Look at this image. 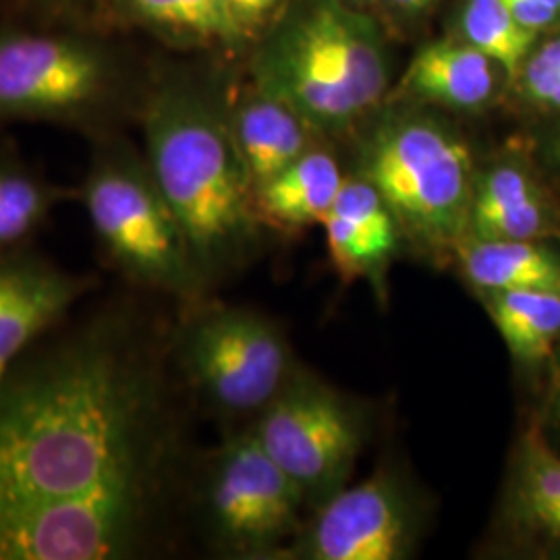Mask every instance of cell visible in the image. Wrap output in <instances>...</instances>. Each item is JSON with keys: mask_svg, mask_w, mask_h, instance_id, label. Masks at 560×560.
Segmentation results:
<instances>
[{"mask_svg": "<svg viewBox=\"0 0 560 560\" xmlns=\"http://www.w3.org/2000/svg\"><path fill=\"white\" fill-rule=\"evenodd\" d=\"M544 4H550V7H555L557 11H560V0H540Z\"/></svg>", "mask_w": 560, "mask_h": 560, "instance_id": "cell-30", "label": "cell"}, {"mask_svg": "<svg viewBox=\"0 0 560 560\" xmlns=\"http://www.w3.org/2000/svg\"><path fill=\"white\" fill-rule=\"evenodd\" d=\"M138 94L119 57L101 42L50 32L0 34V122L44 120L92 140L140 119Z\"/></svg>", "mask_w": 560, "mask_h": 560, "instance_id": "cell-5", "label": "cell"}, {"mask_svg": "<svg viewBox=\"0 0 560 560\" xmlns=\"http://www.w3.org/2000/svg\"><path fill=\"white\" fill-rule=\"evenodd\" d=\"M328 224L345 272L382 284L402 235L378 189L363 177L345 179Z\"/></svg>", "mask_w": 560, "mask_h": 560, "instance_id": "cell-13", "label": "cell"}, {"mask_svg": "<svg viewBox=\"0 0 560 560\" xmlns=\"http://www.w3.org/2000/svg\"><path fill=\"white\" fill-rule=\"evenodd\" d=\"M145 161L212 291L260 254L266 229L229 115L180 83L148 90L140 110Z\"/></svg>", "mask_w": 560, "mask_h": 560, "instance_id": "cell-2", "label": "cell"}, {"mask_svg": "<svg viewBox=\"0 0 560 560\" xmlns=\"http://www.w3.org/2000/svg\"><path fill=\"white\" fill-rule=\"evenodd\" d=\"M98 284V277L60 268L32 249V243L0 252V378Z\"/></svg>", "mask_w": 560, "mask_h": 560, "instance_id": "cell-11", "label": "cell"}, {"mask_svg": "<svg viewBox=\"0 0 560 560\" xmlns=\"http://www.w3.org/2000/svg\"><path fill=\"white\" fill-rule=\"evenodd\" d=\"M509 353L521 365L552 360L560 345V291L517 289L480 293Z\"/></svg>", "mask_w": 560, "mask_h": 560, "instance_id": "cell-19", "label": "cell"}, {"mask_svg": "<svg viewBox=\"0 0 560 560\" xmlns=\"http://www.w3.org/2000/svg\"><path fill=\"white\" fill-rule=\"evenodd\" d=\"M511 15L521 23L523 27L532 32H540L544 27L552 25L559 20L560 11L550 4H544L540 0H502Z\"/></svg>", "mask_w": 560, "mask_h": 560, "instance_id": "cell-25", "label": "cell"}, {"mask_svg": "<svg viewBox=\"0 0 560 560\" xmlns=\"http://www.w3.org/2000/svg\"><path fill=\"white\" fill-rule=\"evenodd\" d=\"M555 159H557V162H559L560 166V136L559 140H557V145H555Z\"/></svg>", "mask_w": 560, "mask_h": 560, "instance_id": "cell-31", "label": "cell"}, {"mask_svg": "<svg viewBox=\"0 0 560 560\" xmlns=\"http://www.w3.org/2000/svg\"><path fill=\"white\" fill-rule=\"evenodd\" d=\"M80 200L102 260L125 284L177 301L183 310L208 300L189 241L145 156L119 133L94 140Z\"/></svg>", "mask_w": 560, "mask_h": 560, "instance_id": "cell-3", "label": "cell"}, {"mask_svg": "<svg viewBox=\"0 0 560 560\" xmlns=\"http://www.w3.org/2000/svg\"><path fill=\"white\" fill-rule=\"evenodd\" d=\"M249 430L316 511L351 480L368 441V416L360 402L295 365Z\"/></svg>", "mask_w": 560, "mask_h": 560, "instance_id": "cell-9", "label": "cell"}, {"mask_svg": "<svg viewBox=\"0 0 560 560\" xmlns=\"http://www.w3.org/2000/svg\"><path fill=\"white\" fill-rule=\"evenodd\" d=\"M460 25L465 40L494 60L511 80L520 78L538 32L517 23L502 0H467Z\"/></svg>", "mask_w": 560, "mask_h": 560, "instance_id": "cell-21", "label": "cell"}, {"mask_svg": "<svg viewBox=\"0 0 560 560\" xmlns=\"http://www.w3.org/2000/svg\"><path fill=\"white\" fill-rule=\"evenodd\" d=\"M555 219L534 177L513 162L476 177L467 237L492 241H546Z\"/></svg>", "mask_w": 560, "mask_h": 560, "instance_id": "cell-14", "label": "cell"}, {"mask_svg": "<svg viewBox=\"0 0 560 560\" xmlns=\"http://www.w3.org/2000/svg\"><path fill=\"white\" fill-rule=\"evenodd\" d=\"M453 256L465 280L478 293L517 289L560 291V252L544 241L465 237Z\"/></svg>", "mask_w": 560, "mask_h": 560, "instance_id": "cell-18", "label": "cell"}, {"mask_svg": "<svg viewBox=\"0 0 560 560\" xmlns=\"http://www.w3.org/2000/svg\"><path fill=\"white\" fill-rule=\"evenodd\" d=\"M117 18L198 40H235L214 0H113Z\"/></svg>", "mask_w": 560, "mask_h": 560, "instance_id": "cell-22", "label": "cell"}, {"mask_svg": "<svg viewBox=\"0 0 560 560\" xmlns=\"http://www.w3.org/2000/svg\"><path fill=\"white\" fill-rule=\"evenodd\" d=\"M125 284L0 378V560L148 559L180 492L173 330Z\"/></svg>", "mask_w": 560, "mask_h": 560, "instance_id": "cell-1", "label": "cell"}, {"mask_svg": "<svg viewBox=\"0 0 560 560\" xmlns=\"http://www.w3.org/2000/svg\"><path fill=\"white\" fill-rule=\"evenodd\" d=\"M425 513L397 469L345 486L314 511L279 560H405L418 550Z\"/></svg>", "mask_w": 560, "mask_h": 560, "instance_id": "cell-10", "label": "cell"}, {"mask_svg": "<svg viewBox=\"0 0 560 560\" xmlns=\"http://www.w3.org/2000/svg\"><path fill=\"white\" fill-rule=\"evenodd\" d=\"M499 69L469 42H434L411 60L400 90L448 108L476 110L492 101L499 88Z\"/></svg>", "mask_w": 560, "mask_h": 560, "instance_id": "cell-15", "label": "cell"}, {"mask_svg": "<svg viewBox=\"0 0 560 560\" xmlns=\"http://www.w3.org/2000/svg\"><path fill=\"white\" fill-rule=\"evenodd\" d=\"M277 4H279V0H229L231 18H233L237 34L243 36L249 30L258 27Z\"/></svg>", "mask_w": 560, "mask_h": 560, "instance_id": "cell-26", "label": "cell"}, {"mask_svg": "<svg viewBox=\"0 0 560 560\" xmlns=\"http://www.w3.org/2000/svg\"><path fill=\"white\" fill-rule=\"evenodd\" d=\"M361 177L378 189L400 235L423 252L453 254L467 237L474 159L441 122L407 117L381 127L365 150Z\"/></svg>", "mask_w": 560, "mask_h": 560, "instance_id": "cell-6", "label": "cell"}, {"mask_svg": "<svg viewBox=\"0 0 560 560\" xmlns=\"http://www.w3.org/2000/svg\"><path fill=\"white\" fill-rule=\"evenodd\" d=\"M201 536L222 559L279 560L303 527L307 509L295 481L249 425L214 448L194 481Z\"/></svg>", "mask_w": 560, "mask_h": 560, "instance_id": "cell-8", "label": "cell"}, {"mask_svg": "<svg viewBox=\"0 0 560 560\" xmlns=\"http://www.w3.org/2000/svg\"><path fill=\"white\" fill-rule=\"evenodd\" d=\"M38 2L48 9H55V11H80V9L92 7L101 0H38Z\"/></svg>", "mask_w": 560, "mask_h": 560, "instance_id": "cell-27", "label": "cell"}, {"mask_svg": "<svg viewBox=\"0 0 560 560\" xmlns=\"http://www.w3.org/2000/svg\"><path fill=\"white\" fill-rule=\"evenodd\" d=\"M214 4L219 7V11H221L222 15H224V20L229 21V25L233 27L235 36L240 38V34H237V30H235V23H233V18H231V7H229V0H214Z\"/></svg>", "mask_w": 560, "mask_h": 560, "instance_id": "cell-29", "label": "cell"}, {"mask_svg": "<svg viewBox=\"0 0 560 560\" xmlns=\"http://www.w3.org/2000/svg\"><path fill=\"white\" fill-rule=\"evenodd\" d=\"M73 196L32 171L15 152H0V252L30 245L60 201Z\"/></svg>", "mask_w": 560, "mask_h": 560, "instance_id": "cell-20", "label": "cell"}, {"mask_svg": "<svg viewBox=\"0 0 560 560\" xmlns=\"http://www.w3.org/2000/svg\"><path fill=\"white\" fill-rule=\"evenodd\" d=\"M345 177L322 150H307L277 177L256 187V212L264 229L300 233L326 221Z\"/></svg>", "mask_w": 560, "mask_h": 560, "instance_id": "cell-16", "label": "cell"}, {"mask_svg": "<svg viewBox=\"0 0 560 560\" xmlns=\"http://www.w3.org/2000/svg\"><path fill=\"white\" fill-rule=\"evenodd\" d=\"M256 90L284 102L310 129L335 131L372 110L386 62L372 21L337 0H316L261 50Z\"/></svg>", "mask_w": 560, "mask_h": 560, "instance_id": "cell-4", "label": "cell"}, {"mask_svg": "<svg viewBox=\"0 0 560 560\" xmlns=\"http://www.w3.org/2000/svg\"><path fill=\"white\" fill-rule=\"evenodd\" d=\"M497 538L513 552L560 559V453L532 421L513 448Z\"/></svg>", "mask_w": 560, "mask_h": 560, "instance_id": "cell-12", "label": "cell"}, {"mask_svg": "<svg viewBox=\"0 0 560 560\" xmlns=\"http://www.w3.org/2000/svg\"><path fill=\"white\" fill-rule=\"evenodd\" d=\"M171 353L180 381L222 418L256 420L298 365L275 322L208 300L183 310Z\"/></svg>", "mask_w": 560, "mask_h": 560, "instance_id": "cell-7", "label": "cell"}, {"mask_svg": "<svg viewBox=\"0 0 560 560\" xmlns=\"http://www.w3.org/2000/svg\"><path fill=\"white\" fill-rule=\"evenodd\" d=\"M550 384L548 395L544 400V413H541L540 425L548 441H557L560 444V345L550 360Z\"/></svg>", "mask_w": 560, "mask_h": 560, "instance_id": "cell-24", "label": "cell"}, {"mask_svg": "<svg viewBox=\"0 0 560 560\" xmlns=\"http://www.w3.org/2000/svg\"><path fill=\"white\" fill-rule=\"evenodd\" d=\"M521 90L534 106L560 110V38L546 42L521 69Z\"/></svg>", "mask_w": 560, "mask_h": 560, "instance_id": "cell-23", "label": "cell"}, {"mask_svg": "<svg viewBox=\"0 0 560 560\" xmlns=\"http://www.w3.org/2000/svg\"><path fill=\"white\" fill-rule=\"evenodd\" d=\"M390 2L397 4L400 9H407V11H418V9L432 4L434 0H390Z\"/></svg>", "mask_w": 560, "mask_h": 560, "instance_id": "cell-28", "label": "cell"}, {"mask_svg": "<svg viewBox=\"0 0 560 560\" xmlns=\"http://www.w3.org/2000/svg\"><path fill=\"white\" fill-rule=\"evenodd\" d=\"M226 115L254 191L310 150L305 120L284 102L260 90L243 98L233 110H226Z\"/></svg>", "mask_w": 560, "mask_h": 560, "instance_id": "cell-17", "label": "cell"}]
</instances>
